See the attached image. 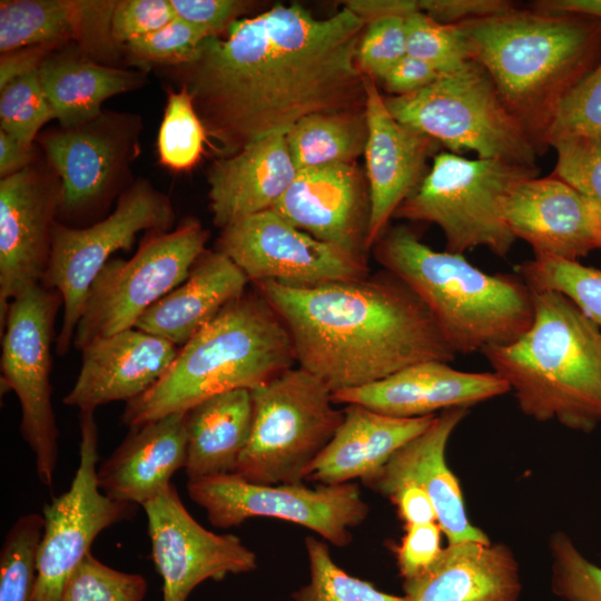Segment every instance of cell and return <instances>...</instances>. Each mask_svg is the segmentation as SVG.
Instances as JSON below:
<instances>
[{
	"label": "cell",
	"mask_w": 601,
	"mask_h": 601,
	"mask_svg": "<svg viewBox=\"0 0 601 601\" xmlns=\"http://www.w3.org/2000/svg\"><path fill=\"white\" fill-rule=\"evenodd\" d=\"M187 492L214 526L228 529L250 518H273L304 526L336 546L351 543L352 529L370 511L354 482L315 487L259 484L228 473L188 481Z\"/></svg>",
	"instance_id": "cell-13"
},
{
	"label": "cell",
	"mask_w": 601,
	"mask_h": 601,
	"mask_svg": "<svg viewBox=\"0 0 601 601\" xmlns=\"http://www.w3.org/2000/svg\"><path fill=\"white\" fill-rule=\"evenodd\" d=\"M442 534L437 522L405 526V533L395 550L403 580L421 575L435 563L443 551Z\"/></svg>",
	"instance_id": "cell-47"
},
{
	"label": "cell",
	"mask_w": 601,
	"mask_h": 601,
	"mask_svg": "<svg viewBox=\"0 0 601 601\" xmlns=\"http://www.w3.org/2000/svg\"><path fill=\"white\" fill-rule=\"evenodd\" d=\"M176 17L170 0H120L114 9L111 35L124 47L161 29Z\"/></svg>",
	"instance_id": "cell-46"
},
{
	"label": "cell",
	"mask_w": 601,
	"mask_h": 601,
	"mask_svg": "<svg viewBox=\"0 0 601 601\" xmlns=\"http://www.w3.org/2000/svg\"><path fill=\"white\" fill-rule=\"evenodd\" d=\"M206 129L185 87L168 95L157 138L160 162L171 170L193 168L201 157Z\"/></svg>",
	"instance_id": "cell-36"
},
{
	"label": "cell",
	"mask_w": 601,
	"mask_h": 601,
	"mask_svg": "<svg viewBox=\"0 0 601 601\" xmlns=\"http://www.w3.org/2000/svg\"><path fill=\"white\" fill-rule=\"evenodd\" d=\"M418 9L447 24L490 17L516 4L508 0H417Z\"/></svg>",
	"instance_id": "cell-49"
},
{
	"label": "cell",
	"mask_w": 601,
	"mask_h": 601,
	"mask_svg": "<svg viewBox=\"0 0 601 601\" xmlns=\"http://www.w3.org/2000/svg\"><path fill=\"white\" fill-rule=\"evenodd\" d=\"M385 497L395 505L405 526L437 522L436 511L431 499L414 484L398 485L390 491Z\"/></svg>",
	"instance_id": "cell-51"
},
{
	"label": "cell",
	"mask_w": 601,
	"mask_h": 601,
	"mask_svg": "<svg viewBox=\"0 0 601 601\" xmlns=\"http://www.w3.org/2000/svg\"><path fill=\"white\" fill-rule=\"evenodd\" d=\"M366 22L344 7L326 19L277 4L208 37L173 66L221 157L321 112L364 110L356 53Z\"/></svg>",
	"instance_id": "cell-1"
},
{
	"label": "cell",
	"mask_w": 601,
	"mask_h": 601,
	"mask_svg": "<svg viewBox=\"0 0 601 601\" xmlns=\"http://www.w3.org/2000/svg\"><path fill=\"white\" fill-rule=\"evenodd\" d=\"M364 110H343L307 116L285 134L297 170L332 164H349L364 155L367 140Z\"/></svg>",
	"instance_id": "cell-33"
},
{
	"label": "cell",
	"mask_w": 601,
	"mask_h": 601,
	"mask_svg": "<svg viewBox=\"0 0 601 601\" xmlns=\"http://www.w3.org/2000/svg\"><path fill=\"white\" fill-rule=\"evenodd\" d=\"M367 140L364 150L370 194L367 249L388 228L398 206L415 190L428 157L441 146L435 139L398 122L387 110L376 81L366 77Z\"/></svg>",
	"instance_id": "cell-20"
},
{
	"label": "cell",
	"mask_w": 601,
	"mask_h": 601,
	"mask_svg": "<svg viewBox=\"0 0 601 601\" xmlns=\"http://www.w3.org/2000/svg\"><path fill=\"white\" fill-rule=\"evenodd\" d=\"M170 3L178 18L208 37L221 36L249 7V2L239 0H170Z\"/></svg>",
	"instance_id": "cell-48"
},
{
	"label": "cell",
	"mask_w": 601,
	"mask_h": 601,
	"mask_svg": "<svg viewBox=\"0 0 601 601\" xmlns=\"http://www.w3.org/2000/svg\"><path fill=\"white\" fill-rule=\"evenodd\" d=\"M495 372H464L442 361L407 366L393 375L357 388L333 392L335 404H357L394 417L435 415L509 393Z\"/></svg>",
	"instance_id": "cell-23"
},
{
	"label": "cell",
	"mask_w": 601,
	"mask_h": 601,
	"mask_svg": "<svg viewBox=\"0 0 601 601\" xmlns=\"http://www.w3.org/2000/svg\"><path fill=\"white\" fill-rule=\"evenodd\" d=\"M146 592L142 575L115 570L90 552L67 580L58 601H142Z\"/></svg>",
	"instance_id": "cell-40"
},
{
	"label": "cell",
	"mask_w": 601,
	"mask_h": 601,
	"mask_svg": "<svg viewBox=\"0 0 601 601\" xmlns=\"http://www.w3.org/2000/svg\"><path fill=\"white\" fill-rule=\"evenodd\" d=\"M117 1L4 0L0 2V51L76 42L92 58L112 59L120 46L111 35Z\"/></svg>",
	"instance_id": "cell-25"
},
{
	"label": "cell",
	"mask_w": 601,
	"mask_h": 601,
	"mask_svg": "<svg viewBox=\"0 0 601 601\" xmlns=\"http://www.w3.org/2000/svg\"><path fill=\"white\" fill-rule=\"evenodd\" d=\"M38 72L55 117L65 129L98 118L105 100L142 82L141 73L101 65L77 48L56 50Z\"/></svg>",
	"instance_id": "cell-32"
},
{
	"label": "cell",
	"mask_w": 601,
	"mask_h": 601,
	"mask_svg": "<svg viewBox=\"0 0 601 601\" xmlns=\"http://www.w3.org/2000/svg\"><path fill=\"white\" fill-rule=\"evenodd\" d=\"M337 432L306 472V481L341 484L367 479L404 444L423 433L435 415L394 417L348 404Z\"/></svg>",
	"instance_id": "cell-29"
},
{
	"label": "cell",
	"mask_w": 601,
	"mask_h": 601,
	"mask_svg": "<svg viewBox=\"0 0 601 601\" xmlns=\"http://www.w3.org/2000/svg\"><path fill=\"white\" fill-rule=\"evenodd\" d=\"M216 250L236 264L252 284L272 280L312 287L368 275L366 259L316 239L273 209L220 229Z\"/></svg>",
	"instance_id": "cell-15"
},
{
	"label": "cell",
	"mask_w": 601,
	"mask_h": 601,
	"mask_svg": "<svg viewBox=\"0 0 601 601\" xmlns=\"http://www.w3.org/2000/svg\"><path fill=\"white\" fill-rule=\"evenodd\" d=\"M208 236L190 218L167 233H154L130 259H109L89 288L75 348L82 351L96 338L134 328L149 307L188 277Z\"/></svg>",
	"instance_id": "cell-11"
},
{
	"label": "cell",
	"mask_w": 601,
	"mask_h": 601,
	"mask_svg": "<svg viewBox=\"0 0 601 601\" xmlns=\"http://www.w3.org/2000/svg\"><path fill=\"white\" fill-rule=\"evenodd\" d=\"M296 174L285 134L264 137L219 158L208 170L215 226L223 229L237 219L272 209Z\"/></svg>",
	"instance_id": "cell-28"
},
{
	"label": "cell",
	"mask_w": 601,
	"mask_h": 601,
	"mask_svg": "<svg viewBox=\"0 0 601 601\" xmlns=\"http://www.w3.org/2000/svg\"><path fill=\"white\" fill-rule=\"evenodd\" d=\"M538 174V167L441 151L394 217L435 224L447 252L464 255L485 247L506 257L516 240L505 219L506 204L522 183Z\"/></svg>",
	"instance_id": "cell-7"
},
{
	"label": "cell",
	"mask_w": 601,
	"mask_h": 601,
	"mask_svg": "<svg viewBox=\"0 0 601 601\" xmlns=\"http://www.w3.org/2000/svg\"><path fill=\"white\" fill-rule=\"evenodd\" d=\"M532 292L529 328L482 353L526 416L591 433L601 424V329L565 295Z\"/></svg>",
	"instance_id": "cell-4"
},
{
	"label": "cell",
	"mask_w": 601,
	"mask_h": 601,
	"mask_svg": "<svg viewBox=\"0 0 601 601\" xmlns=\"http://www.w3.org/2000/svg\"><path fill=\"white\" fill-rule=\"evenodd\" d=\"M534 8L588 14L601 20V0H538Z\"/></svg>",
	"instance_id": "cell-55"
},
{
	"label": "cell",
	"mask_w": 601,
	"mask_h": 601,
	"mask_svg": "<svg viewBox=\"0 0 601 601\" xmlns=\"http://www.w3.org/2000/svg\"><path fill=\"white\" fill-rule=\"evenodd\" d=\"M33 159V146H28L3 130H0V176L4 178L30 165Z\"/></svg>",
	"instance_id": "cell-54"
},
{
	"label": "cell",
	"mask_w": 601,
	"mask_h": 601,
	"mask_svg": "<svg viewBox=\"0 0 601 601\" xmlns=\"http://www.w3.org/2000/svg\"><path fill=\"white\" fill-rule=\"evenodd\" d=\"M518 561L503 543H449L421 575L404 580L407 601H518Z\"/></svg>",
	"instance_id": "cell-27"
},
{
	"label": "cell",
	"mask_w": 601,
	"mask_h": 601,
	"mask_svg": "<svg viewBox=\"0 0 601 601\" xmlns=\"http://www.w3.org/2000/svg\"><path fill=\"white\" fill-rule=\"evenodd\" d=\"M505 219L534 256L580 262L601 250V207L552 174L522 183L506 204Z\"/></svg>",
	"instance_id": "cell-21"
},
{
	"label": "cell",
	"mask_w": 601,
	"mask_h": 601,
	"mask_svg": "<svg viewBox=\"0 0 601 601\" xmlns=\"http://www.w3.org/2000/svg\"><path fill=\"white\" fill-rule=\"evenodd\" d=\"M250 392L252 431L234 473L259 484L303 483L344 418L333 391L298 366Z\"/></svg>",
	"instance_id": "cell-9"
},
{
	"label": "cell",
	"mask_w": 601,
	"mask_h": 601,
	"mask_svg": "<svg viewBox=\"0 0 601 601\" xmlns=\"http://www.w3.org/2000/svg\"><path fill=\"white\" fill-rule=\"evenodd\" d=\"M551 588L564 601H601V566L587 559L571 538L558 531L549 541Z\"/></svg>",
	"instance_id": "cell-42"
},
{
	"label": "cell",
	"mask_w": 601,
	"mask_h": 601,
	"mask_svg": "<svg viewBox=\"0 0 601 601\" xmlns=\"http://www.w3.org/2000/svg\"><path fill=\"white\" fill-rule=\"evenodd\" d=\"M295 362L284 323L254 288L246 290L179 348L152 387L126 403L121 422L134 427L185 413L216 394L253 391Z\"/></svg>",
	"instance_id": "cell-5"
},
{
	"label": "cell",
	"mask_w": 601,
	"mask_h": 601,
	"mask_svg": "<svg viewBox=\"0 0 601 601\" xmlns=\"http://www.w3.org/2000/svg\"><path fill=\"white\" fill-rule=\"evenodd\" d=\"M349 9L366 23L385 16H408L420 10L417 0H349L344 2Z\"/></svg>",
	"instance_id": "cell-53"
},
{
	"label": "cell",
	"mask_w": 601,
	"mask_h": 601,
	"mask_svg": "<svg viewBox=\"0 0 601 601\" xmlns=\"http://www.w3.org/2000/svg\"><path fill=\"white\" fill-rule=\"evenodd\" d=\"M467 413L469 408L465 407L442 411L428 428L404 444L377 472L363 480L366 486L384 496L405 483L423 490L435 508L437 523L447 544L490 541L469 520L459 479L445 457L450 437Z\"/></svg>",
	"instance_id": "cell-22"
},
{
	"label": "cell",
	"mask_w": 601,
	"mask_h": 601,
	"mask_svg": "<svg viewBox=\"0 0 601 601\" xmlns=\"http://www.w3.org/2000/svg\"><path fill=\"white\" fill-rule=\"evenodd\" d=\"M186 414L188 481L234 473L249 440L252 392L233 390L210 396Z\"/></svg>",
	"instance_id": "cell-31"
},
{
	"label": "cell",
	"mask_w": 601,
	"mask_h": 601,
	"mask_svg": "<svg viewBox=\"0 0 601 601\" xmlns=\"http://www.w3.org/2000/svg\"><path fill=\"white\" fill-rule=\"evenodd\" d=\"M444 75L424 60L406 55L381 80L391 96L416 92Z\"/></svg>",
	"instance_id": "cell-50"
},
{
	"label": "cell",
	"mask_w": 601,
	"mask_h": 601,
	"mask_svg": "<svg viewBox=\"0 0 601 601\" xmlns=\"http://www.w3.org/2000/svg\"><path fill=\"white\" fill-rule=\"evenodd\" d=\"M457 24L542 156L560 104L601 59V20L515 6Z\"/></svg>",
	"instance_id": "cell-3"
},
{
	"label": "cell",
	"mask_w": 601,
	"mask_h": 601,
	"mask_svg": "<svg viewBox=\"0 0 601 601\" xmlns=\"http://www.w3.org/2000/svg\"><path fill=\"white\" fill-rule=\"evenodd\" d=\"M174 223L169 198L142 179L121 193L111 214L91 225L71 227L57 219L42 284L58 290L63 300L58 355L69 352L89 288L111 255L131 248L138 233H167Z\"/></svg>",
	"instance_id": "cell-10"
},
{
	"label": "cell",
	"mask_w": 601,
	"mask_h": 601,
	"mask_svg": "<svg viewBox=\"0 0 601 601\" xmlns=\"http://www.w3.org/2000/svg\"><path fill=\"white\" fill-rule=\"evenodd\" d=\"M179 347L138 328L96 338L82 351L75 385L63 397L66 405L95 411L115 402L142 395L168 371Z\"/></svg>",
	"instance_id": "cell-24"
},
{
	"label": "cell",
	"mask_w": 601,
	"mask_h": 601,
	"mask_svg": "<svg viewBox=\"0 0 601 601\" xmlns=\"http://www.w3.org/2000/svg\"><path fill=\"white\" fill-rule=\"evenodd\" d=\"M272 209L316 239L366 259L370 194L355 162L297 170Z\"/></svg>",
	"instance_id": "cell-19"
},
{
	"label": "cell",
	"mask_w": 601,
	"mask_h": 601,
	"mask_svg": "<svg viewBox=\"0 0 601 601\" xmlns=\"http://www.w3.org/2000/svg\"><path fill=\"white\" fill-rule=\"evenodd\" d=\"M95 411H80L79 464L69 489L43 508L45 526L30 601H58L62 589L105 529L130 518L134 504L108 497L98 483Z\"/></svg>",
	"instance_id": "cell-14"
},
{
	"label": "cell",
	"mask_w": 601,
	"mask_h": 601,
	"mask_svg": "<svg viewBox=\"0 0 601 601\" xmlns=\"http://www.w3.org/2000/svg\"><path fill=\"white\" fill-rule=\"evenodd\" d=\"M45 519L39 513L18 518L0 552V601H30Z\"/></svg>",
	"instance_id": "cell-35"
},
{
	"label": "cell",
	"mask_w": 601,
	"mask_h": 601,
	"mask_svg": "<svg viewBox=\"0 0 601 601\" xmlns=\"http://www.w3.org/2000/svg\"><path fill=\"white\" fill-rule=\"evenodd\" d=\"M58 48L55 45H38L2 53L0 60V90L12 80L38 70L41 63Z\"/></svg>",
	"instance_id": "cell-52"
},
{
	"label": "cell",
	"mask_w": 601,
	"mask_h": 601,
	"mask_svg": "<svg viewBox=\"0 0 601 601\" xmlns=\"http://www.w3.org/2000/svg\"><path fill=\"white\" fill-rule=\"evenodd\" d=\"M186 461V414L173 413L130 427L98 467L99 487L112 500L142 506L171 484Z\"/></svg>",
	"instance_id": "cell-26"
},
{
	"label": "cell",
	"mask_w": 601,
	"mask_h": 601,
	"mask_svg": "<svg viewBox=\"0 0 601 601\" xmlns=\"http://www.w3.org/2000/svg\"><path fill=\"white\" fill-rule=\"evenodd\" d=\"M134 138L128 120L102 114L82 126L41 137L49 166L60 180V223L76 227L108 205Z\"/></svg>",
	"instance_id": "cell-18"
},
{
	"label": "cell",
	"mask_w": 601,
	"mask_h": 601,
	"mask_svg": "<svg viewBox=\"0 0 601 601\" xmlns=\"http://www.w3.org/2000/svg\"><path fill=\"white\" fill-rule=\"evenodd\" d=\"M142 508L152 560L162 579V601H187L205 580L257 568L256 554L238 536L217 534L199 524L173 483Z\"/></svg>",
	"instance_id": "cell-16"
},
{
	"label": "cell",
	"mask_w": 601,
	"mask_h": 601,
	"mask_svg": "<svg viewBox=\"0 0 601 601\" xmlns=\"http://www.w3.org/2000/svg\"><path fill=\"white\" fill-rule=\"evenodd\" d=\"M556 152L552 175L601 207V145L583 137L551 142Z\"/></svg>",
	"instance_id": "cell-45"
},
{
	"label": "cell",
	"mask_w": 601,
	"mask_h": 601,
	"mask_svg": "<svg viewBox=\"0 0 601 601\" xmlns=\"http://www.w3.org/2000/svg\"><path fill=\"white\" fill-rule=\"evenodd\" d=\"M407 55L426 61L443 75L474 60V52L459 24L432 19L421 10L405 18Z\"/></svg>",
	"instance_id": "cell-38"
},
{
	"label": "cell",
	"mask_w": 601,
	"mask_h": 601,
	"mask_svg": "<svg viewBox=\"0 0 601 601\" xmlns=\"http://www.w3.org/2000/svg\"><path fill=\"white\" fill-rule=\"evenodd\" d=\"M401 124L435 139L447 151L538 167L533 140L475 60L404 96H383Z\"/></svg>",
	"instance_id": "cell-8"
},
{
	"label": "cell",
	"mask_w": 601,
	"mask_h": 601,
	"mask_svg": "<svg viewBox=\"0 0 601 601\" xmlns=\"http://www.w3.org/2000/svg\"><path fill=\"white\" fill-rule=\"evenodd\" d=\"M56 118L38 70L26 73L0 90V130L33 146L39 130Z\"/></svg>",
	"instance_id": "cell-39"
},
{
	"label": "cell",
	"mask_w": 601,
	"mask_h": 601,
	"mask_svg": "<svg viewBox=\"0 0 601 601\" xmlns=\"http://www.w3.org/2000/svg\"><path fill=\"white\" fill-rule=\"evenodd\" d=\"M405 18L391 14L366 23L356 53L364 76L381 81L407 55Z\"/></svg>",
	"instance_id": "cell-44"
},
{
	"label": "cell",
	"mask_w": 601,
	"mask_h": 601,
	"mask_svg": "<svg viewBox=\"0 0 601 601\" xmlns=\"http://www.w3.org/2000/svg\"><path fill=\"white\" fill-rule=\"evenodd\" d=\"M374 257L421 299L456 355L509 344L532 323L533 292L518 274L486 273L405 226L387 228Z\"/></svg>",
	"instance_id": "cell-6"
},
{
	"label": "cell",
	"mask_w": 601,
	"mask_h": 601,
	"mask_svg": "<svg viewBox=\"0 0 601 601\" xmlns=\"http://www.w3.org/2000/svg\"><path fill=\"white\" fill-rule=\"evenodd\" d=\"M583 137L601 145V59L560 104L544 142L563 137Z\"/></svg>",
	"instance_id": "cell-41"
},
{
	"label": "cell",
	"mask_w": 601,
	"mask_h": 601,
	"mask_svg": "<svg viewBox=\"0 0 601 601\" xmlns=\"http://www.w3.org/2000/svg\"><path fill=\"white\" fill-rule=\"evenodd\" d=\"M59 203V177L33 164L0 180L1 331L10 303L45 279Z\"/></svg>",
	"instance_id": "cell-17"
},
{
	"label": "cell",
	"mask_w": 601,
	"mask_h": 601,
	"mask_svg": "<svg viewBox=\"0 0 601 601\" xmlns=\"http://www.w3.org/2000/svg\"><path fill=\"white\" fill-rule=\"evenodd\" d=\"M515 269L532 290L569 297L601 329V269L551 256H534Z\"/></svg>",
	"instance_id": "cell-34"
},
{
	"label": "cell",
	"mask_w": 601,
	"mask_h": 601,
	"mask_svg": "<svg viewBox=\"0 0 601 601\" xmlns=\"http://www.w3.org/2000/svg\"><path fill=\"white\" fill-rule=\"evenodd\" d=\"M252 285L287 328L298 366L333 392L456 357L426 306L387 270L312 287Z\"/></svg>",
	"instance_id": "cell-2"
},
{
	"label": "cell",
	"mask_w": 601,
	"mask_h": 601,
	"mask_svg": "<svg viewBox=\"0 0 601 601\" xmlns=\"http://www.w3.org/2000/svg\"><path fill=\"white\" fill-rule=\"evenodd\" d=\"M61 306L58 290L35 285L10 303L1 331V384L19 400L21 436L35 454L40 482L49 487L58 461L59 436L51 403V345Z\"/></svg>",
	"instance_id": "cell-12"
},
{
	"label": "cell",
	"mask_w": 601,
	"mask_h": 601,
	"mask_svg": "<svg viewBox=\"0 0 601 601\" xmlns=\"http://www.w3.org/2000/svg\"><path fill=\"white\" fill-rule=\"evenodd\" d=\"M249 284L246 275L218 250H205L188 277L157 300L135 328L184 346Z\"/></svg>",
	"instance_id": "cell-30"
},
{
	"label": "cell",
	"mask_w": 601,
	"mask_h": 601,
	"mask_svg": "<svg viewBox=\"0 0 601 601\" xmlns=\"http://www.w3.org/2000/svg\"><path fill=\"white\" fill-rule=\"evenodd\" d=\"M305 548L309 582L293 594L295 601H407L404 595L385 593L349 575L333 561L325 542L309 535Z\"/></svg>",
	"instance_id": "cell-37"
},
{
	"label": "cell",
	"mask_w": 601,
	"mask_h": 601,
	"mask_svg": "<svg viewBox=\"0 0 601 601\" xmlns=\"http://www.w3.org/2000/svg\"><path fill=\"white\" fill-rule=\"evenodd\" d=\"M208 35L176 17L161 29L131 40L124 46L136 63L178 66L189 62Z\"/></svg>",
	"instance_id": "cell-43"
}]
</instances>
